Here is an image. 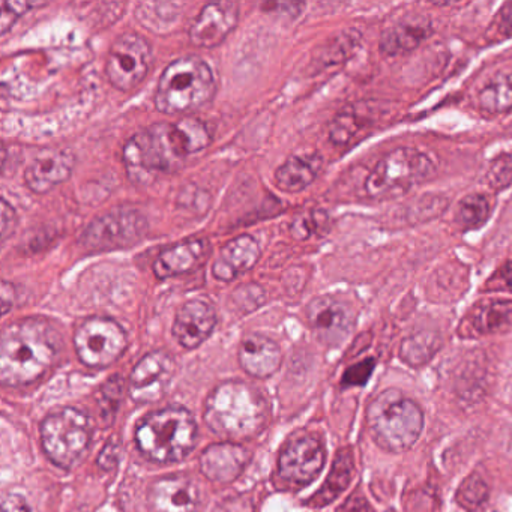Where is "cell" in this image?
I'll return each instance as SVG.
<instances>
[{"instance_id": "obj_37", "label": "cell", "mask_w": 512, "mask_h": 512, "mask_svg": "<svg viewBox=\"0 0 512 512\" xmlns=\"http://www.w3.org/2000/svg\"><path fill=\"white\" fill-rule=\"evenodd\" d=\"M326 214H322V212H316V214L305 215V217H299L298 220L293 223L292 233L296 239H304L310 238L314 232H317V229L322 227L320 224V220H325Z\"/></svg>"}, {"instance_id": "obj_43", "label": "cell", "mask_w": 512, "mask_h": 512, "mask_svg": "<svg viewBox=\"0 0 512 512\" xmlns=\"http://www.w3.org/2000/svg\"><path fill=\"white\" fill-rule=\"evenodd\" d=\"M500 277H502L503 283L512 292V259L503 265L502 271H500Z\"/></svg>"}, {"instance_id": "obj_32", "label": "cell", "mask_w": 512, "mask_h": 512, "mask_svg": "<svg viewBox=\"0 0 512 512\" xmlns=\"http://www.w3.org/2000/svg\"><path fill=\"white\" fill-rule=\"evenodd\" d=\"M488 493L490 488L487 482L479 475H472L461 482L457 491V500L466 509H476L487 502Z\"/></svg>"}, {"instance_id": "obj_41", "label": "cell", "mask_w": 512, "mask_h": 512, "mask_svg": "<svg viewBox=\"0 0 512 512\" xmlns=\"http://www.w3.org/2000/svg\"><path fill=\"white\" fill-rule=\"evenodd\" d=\"M499 32L505 37H512V2L503 5L499 13Z\"/></svg>"}, {"instance_id": "obj_38", "label": "cell", "mask_w": 512, "mask_h": 512, "mask_svg": "<svg viewBox=\"0 0 512 512\" xmlns=\"http://www.w3.org/2000/svg\"><path fill=\"white\" fill-rule=\"evenodd\" d=\"M0 215H2V223H0V226H2V241L7 242L8 238H10L14 230H16L19 218H17L13 206L5 199H2V205H0Z\"/></svg>"}, {"instance_id": "obj_35", "label": "cell", "mask_w": 512, "mask_h": 512, "mask_svg": "<svg viewBox=\"0 0 512 512\" xmlns=\"http://www.w3.org/2000/svg\"><path fill=\"white\" fill-rule=\"evenodd\" d=\"M46 4H34V2H2V20H0V34L5 35L20 16L34 7H43Z\"/></svg>"}, {"instance_id": "obj_21", "label": "cell", "mask_w": 512, "mask_h": 512, "mask_svg": "<svg viewBox=\"0 0 512 512\" xmlns=\"http://www.w3.org/2000/svg\"><path fill=\"white\" fill-rule=\"evenodd\" d=\"M431 34H433V23L430 17L409 14L382 32L379 47L386 56L406 55L418 49Z\"/></svg>"}, {"instance_id": "obj_7", "label": "cell", "mask_w": 512, "mask_h": 512, "mask_svg": "<svg viewBox=\"0 0 512 512\" xmlns=\"http://www.w3.org/2000/svg\"><path fill=\"white\" fill-rule=\"evenodd\" d=\"M437 172L430 155L415 148H398L376 164L367 181L365 193L374 200H388L424 184Z\"/></svg>"}, {"instance_id": "obj_17", "label": "cell", "mask_w": 512, "mask_h": 512, "mask_svg": "<svg viewBox=\"0 0 512 512\" xmlns=\"http://www.w3.org/2000/svg\"><path fill=\"white\" fill-rule=\"evenodd\" d=\"M152 512H196L200 505L199 487L188 476L158 479L148 491Z\"/></svg>"}, {"instance_id": "obj_20", "label": "cell", "mask_w": 512, "mask_h": 512, "mask_svg": "<svg viewBox=\"0 0 512 512\" xmlns=\"http://www.w3.org/2000/svg\"><path fill=\"white\" fill-rule=\"evenodd\" d=\"M211 251L208 239H190L173 245L155 259L154 274L160 280H166L196 271L208 262Z\"/></svg>"}, {"instance_id": "obj_10", "label": "cell", "mask_w": 512, "mask_h": 512, "mask_svg": "<svg viewBox=\"0 0 512 512\" xmlns=\"http://www.w3.org/2000/svg\"><path fill=\"white\" fill-rule=\"evenodd\" d=\"M127 346L124 328L107 317L86 319L74 334L77 356L91 368H106L115 364L124 355Z\"/></svg>"}, {"instance_id": "obj_28", "label": "cell", "mask_w": 512, "mask_h": 512, "mask_svg": "<svg viewBox=\"0 0 512 512\" xmlns=\"http://www.w3.org/2000/svg\"><path fill=\"white\" fill-rule=\"evenodd\" d=\"M368 118L361 110L356 109L355 106L346 107L341 110L331 127H329V139L334 145L346 146L356 139L362 131L367 130Z\"/></svg>"}, {"instance_id": "obj_13", "label": "cell", "mask_w": 512, "mask_h": 512, "mask_svg": "<svg viewBox=\"0 0 512 512\" xmlns=\"http://www.w3.org/2000/svg\"><path fill=\"white\" fill-rule=\"evenodd\" d=\"M175 371V359L163 350L143 356L131 371V398L142 404L157 403L169 391Z\"/></svg>"}, {"instance_id": "obj_14", "label": "cell", "mask_w": 512, "mask_h": 512, "mask_svg": "<svg viewBox=\"0 0 512 512\" xmlns=\"http://www.w3.org/2000/svg\"><path fill=\"white\" fill-rule=\"evenodd\" d=\"M326 452L322 442L313 436L290 440L278 458L281 478L296 485H307L317 478L325 466Z\"/></svg>"}, {"instance_id": "obj_33", "label": "cell", "mask_w": 512, "mask_h": 512, "mask_svg": "<svg viewBox=\"0 0 512 512\" xmlns=\"http://www.w3.org/2000/svg\"><path fill=\"white\" fill-rule=\"evenodd\" d=\"M122 388H124V380L119 376H113L101 386L100 394H98V406L106 418L115 416L119 400H121Z\"/></svg>"}, {"instance_id": "obj_39", "label": "cell", "mask_w": 512, "mask_h": 512, "mask_svg": "<svg viewBox=\"0 0 512 512\" xmlns=\"http://www.w3.org/2000/svg\"><path fill=\"white\" fill-rule=\"evenodd\" d=\"M2 512H31V508L20 494H5L2 499Z\"/></svg>"}, {"instance_id": "obj_4", "label": "cell", "mask_w": 512, "mask_h": 512, "mask_svg": "<svg viewBox=\"0 0 512 512\" xmlns=\"http://www.w3.org/2000/svg\"><path fill=\"white\" fill-rule=\"evenodd\" d=\"M214 71L199 56L176 59L161 74L155 107L164 115H190L214 100Z\"/></svg>"}, {"instance_id": "obj_27", "label": "cell", "mask_w": 512, "mask_h": 512, "mask_svg": "<svg viewBox=\"0 0 512 512\" xmlns=\"http://www.w3.org/2000/svg\"><path fill=\"white\" fill-rule=\"evenodd\" d=\"M362 35L356 29H347L335 35L329 40L322 50L319 52V64L323 68L335 67V65L343 64L347 59L355 55L356 50L361 46Z\"/></svg>"}, {"instance_id": "obj_23", "label": "cell", "mask_w": 512, "mask_h": 512, "mask_svg": "<svg viewBox=\"0 0 512 512\" xmlns=\"http://www.w3.org/2000/svg\"><path fill=\"white\" fill-rule=\"evenodd\" d=\"M259 259L260 247L256 239L250 235H241L221 248L220 256L212 266V274L217 280L227 283L253 269Z\"/></svg>"}, {"instance_id": "obj_1", "label": "cell", "mask_w": 512, "mask_h": 512, "mask_svg": "<svg viewBox=\"0 0 512 512\" xmlns=\"http://www.w3.org/2000/svg\"><path fill=\"white\" fill-rule=\"evenodd\" d=\"M212 134L199 119L154 124L134 134L124 148V164L131 182L145 185L175 172L188 155L208 148Z\"/></svg>"}, {"instance_id": "obj_6", "label": "cell", "mask_w": 512, "mask_h": 512, "mask_svg": "<svg viewBox=\"0 0 512 512\" xmlns=\"http://www.w3.org/2000/svg\"><path fill=\"white\" fill-rule=\"evenodd\" d=\"M197 442V424L182 407H166L146 416L136 431L143 455L157 463H175L187 457Z\"/></svg>"}, {"instance_id": "obj_30", "label": "cell", "mask_w": 512, "mask_h": 512, "mask_svg": "<svg viewBox=\"0 0 512 512\" xmlns=\"http://www.w3.org/2000/svg\"><path fill=\"white\" fill-rule=\"evenodd\" d=\"M439 347V335L434 332H418V334L410 335L401 344V358L412 367H419V365L430 361Z\"/></svg>"}, {"instance_id": "obj_29", "label": "cell", "mask_w": 512, "mask_h": 512, "mask_svg": "<svg viewBox=\"0 0 512 512\" xmlns=\"http://www.w3.org/2000/svg\"><path fill=\"white\" fill-rule=\"evenodd\" d=\"M512 302L488 301L476 307L472 314L473 328L481 334L500 331L511 323Z\"/></svg>"}, {"instance_id": "obj_11", "label": "cell", "mask_w": 512, "mask_h": 512, "mask_svg": "<svg viewBox=\"0 0 512 512\" xmlns=\"http://www.w3.org/2000/svg\"><path fill=\"white\" fill-rule=\"evenodd\" d=\"M152 65V49L139 34H122L110 47L106 74L113 88L122 92L136 89L148 76Z\"/></svg>"}, {"instance_id": "obj_42", "label": "cell", "mask_w": 512, "mask_h": 512, "mask_svg": "<svg viewBox=\"0 0 512 512\" xmlns=\"http://www.w3.org/2000/svg\"><path fill=\"white\" fill-rule=\"evenodd\" d=\"M337 512H368V503L364 497L352 496L338 508Z\"/></svg>"}, {"instance_id": "obj_19", "label": "cell", "mask_w": 512, "mask_h": 512, "mask_svg": "<svg viewBox=\"0 0 512 512\" xmlns=\"http://www.w3.org/2000/svg\"><path fill=\"white\" fill-rule=\"evenodd\" d=\"M251 452L238 443L224 442L208 446L200 457V467L206 478L217 484H229L244 472Z\"/></svg>"}, {"instance_id": "obj_3", "label": "cell", "mask_w": 512, "mask_h": 512, "mask_svg": "<svg viewBox=\"0 0 512 512\" xmlns=\"http://www.w3.org/2000/svg\"><path fill=\"white\" fill-rule=\"evenodd\" d=\"M203 418L209 430L224 439H251L265 428L268 403L253 386L230 380L208 395Z\"/></svg>"}, {"instance_id": "obj_12", "label": "cell", "mask_w": 512, "mask_h": 512, "mask_svg": "<svg viewBox=\"0 0 512 512\" xmlns=\"http://www.w3.org/2000/svg\"><path fill=\"white\" fill-rule=\"evenodd\" d=\"M307 319L320 343L340 346L352 334L356 314L347 302L334 296H320L308 305Z\"/></svg>"}, {"instance_id": "obj_36", "label": "cell", "mask_w": 512, "mask_h": 512, "mask_svg": "<svg viewBox=\"0 0 512 512\" xmlns=\"http://www.w3.org/2000/svg\"><path fill=\"white\" fill-rule=\"evenodd\" d=\"M374 367H376V361L373 358L364 359V361L358 362V364L352 365L347 368L346 373L343 376L344 386H361L367 383L373 374Z\"/></svg>"}, {"instance_id": "obj_15", "label": "cell", "mask_w": 512, "mask_h": 512, "mask_svg": "<svg viewBox=\"0 0 512 512\" xmlns=\"http://www.w3.org/2000/svg\"><path fill=\"white\" fill-rule=\"evenodd\" d=\"M238 22L239 5L236 2L206 5L191 25V43L202 49H214L229 37Z\"/></svg>"}, {"instance_id": "obj_9", "label": "cell", "mask_w": 512, "mask_h": 512, "mask_svg": "<svg viewBox=\"0 0 512 512\" xmlns=\"http://www.w3.org/2000/svg\"><path fill=\"white\" fill-rule=\"evenodd\" d=\"M148 221L142 212L121 208L95 218L80 236V245L91 253L124 250L142 241Z\"/></svg>"}, {"instance_id": "obj_40", "label": "cell", "mask_w": 512, "mask_h": 512, "mask_svg": "<svg viewBox=\"0 0 512 512\" xmlns=\"http://www.w3.org/2000/svg\"><path fill=\"white\" fill-rule=\"evenodd\" d=\"M16 287L10 281H2V289H0V299H2V313L7 316L11 308L16 304Z\"/></svg>"}, {"instance_id": "obj_31", "label": "cell", "mask_w": 512, "mask_h": 512, "mask_svg": "<svg viewBox=\"0 0 512 512\" xmlns=\"http://www.w3.org/2000/svg\"><path fill=\"white\" fill-rule=\"evenodd\" d=\"M490 214V200L484 194H469L458 203L455 221L463 230H476L487 223Z\"/></svg>"}, {"instance_id": "obj_25", "label": "cell", "mask_w": 512, "mask_h": 512, "mask_svg": "<svg viewBox=\"0 0 512 512\" xmlns=\"http://www.w3.org/2000/svg\"><path fill=\"white\" fill-rule=\"evenodd\" d=\"M353 473H355V464H353L352 452L349 449H344L335 457L331 473L326 478L325 484L314 496L310 497L307 505L311 508H323V506L334 502L349 487Z\"/></svg>"}, {"instance_id": "obj_18", "label": "cell", "mask_w": 512, "mask_h": 512, "mask_svg": "<svg viewBox=\"0 0 512 512\" xmlns=\"http://www.w3.org/2000/svg\"><path fill=\"white\" fill-rule=\"evenodd\" d=\"M217 326V313L208 301L185 302L176 314L173 337L185 349H196L208 340Z\"/></svg>"}, {"instance_id": "obj_24", "label": "cell", "mask_w": 512, "mask_h": 512, "mask_svg": "<svg viewBox=\"0 0 512 512\" xmlns=\"http://www.w3.org/2000/svg\"><path fill=\"white\" fill-rule=\"evenodd\" d=\"M323 167L319 154L293 155L275 172V185L284 193H301L313 184Z\"/></svg>"}, {"instance_id": "obj_5", "label": "cell", "mask_w": 512, "mask_h": 512, "mask_svg": "<svg viewBox=\"0 0 512 512\" xmlns=\"http://www.w3.org/2000/svg\"><path fill=\"white\" fill-rule=\"evenodd\" d=\"M367 424L380 448L403 452L418 442L424 430V412L403 392L386 389L368 404Z\"/></svg>"}, {"instance_id": "obj_26", "label": "cell", "mask_w": 512, "mask_h": 512, "mask_svg": "<svg viewBox=\"0 0 512 512\" xmlns=\"http://www.w3.org/2000/svg\"><path fill=\"white\" fill-rule=\"evenodd\" d=\"M479 107L490 115H500L512 109V71L497 74L479 92Z\"/></svg>"}, {"instance_id": "obj_16", "label": "cell", "mask_w": 512, "mask_h": 512, "mask_svg": "<svg viewBox=\"0 0 512 512\" xmlns=\"http://www.w3.org/2000/svg\"><path fill=\"white\" fill-rule=\"evenodd\" d=\"M76 157L68 149H50L37 155L25 170V184L32 193L46 194L68 181Z\"/></svg>"}, {"instance_id": "obj_8", "label": "cell", "mask_w": 512, "mask_h": 512, "mask_svg": "<svg viewBox=\"0 0 512 512\" xmlns=\"http://www.w3.org/2000/svg\"><path fill=\"white\" fill-rule=\"evenodd\" d=\"M92 427L88 415L74 407H65L44 419L41 442L47 457L62 469H73L91 443Z\"/></svg>"}, {"instance_id": "obj_34", "label": "cell", "mask_w": 512, "mask_h": 512, "mask_svg": "<svg viewBox=\"0 0 512 512\" xmlns=\"http://www.w3.org/2000/svg\"><path fill=\"white\" fill-rule=\"evenodd\" d=\"M487 182L496 191L505 190L512 184V154L500 155L491 163Z\"/></svg>"}, {"instance_id": "obj_2", "label": "cell", "mask_w": 512, "mask_h": 512, "mask_svg": "<svg viewBox=\"0 0 512 512\" xmlns=\"http://www.w3.org/2000/svg\"><path fill=\"white\" fill-rule=\"evenodd\" d=\"M61 350V334L47 320L29 317L10 323L0 338V380L13 388L29 385L56 364Z\"/></svg>"}, {"instance_id": "obj_22", "label": "cell", "mask_w": 512, "mask_h": 512, "mask_svg": "<svg viewBox=\"0 0 512 512\" xmlns=\"http://www.w3.org/2000/svg\"><path fill=\"white\" fill-rule=\"evenodd\" d=\"M283 353L277 341L262 334H250L239 346V364L250 376L266 379L277 373Z\"/></svg>"}]
</instances>
